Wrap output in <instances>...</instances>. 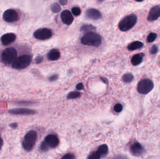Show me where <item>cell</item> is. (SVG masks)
Instances as JSON below:
<instances>
[{"label":"cell","mask_w":160,"mask_h":159,"mask_svg":"<svg viewBox=\"0 0 160 159\" xmlns=\"http://www.w3.org/2000/svg\"><path fill=\"white\" fill-rule=\"evenodd\" d=\"M18 58V52L14 47H8L2 51L0 56L1 61L5 65L12 64Z\"/></svg>","instance_id":"cell-1"},{"label":"cell","mask_w":160,"mask_h":159,"mask_svg":"<svg viewBox=\"0 0 160 159\" xmlns=\"http://www.w3.org/2000/svg\"><path fill=\"white\" fill-rule=\"evenodd\" d=\"M81 43L85 45L98 47L102 43L101 36L93 32L87 33L81 39Z\"/></svg>","instance_id":"cell-2"},{"label":"cell","mask_w":160,"mask_h":159,"mask_svg":"<svg viewBox=\"0 0 160 159\" xmlns=\"http://www.w3.org/2000/svg\"><path fill=\"white\" fill-rule=\"evenodd\" d=\"M32 61V55L28 54H23L18 57L11 64V67L16 70H23L30 65Z\"/></svg>","instance_id":"cell-3"},{"label":"cell","mask_w":160,"mask_h":159,"mask_svg":"<svg viewBox=\"0 0 160 159\" xmlns=\"http://www.w3.org/2000/svg\"><path fill=\"white\" fill-rule=\"evenodd\" d=\"M137 16L135 14H131L119 22L118 28L122 31H127L132 29L137 23Z\"/></svg>","instance_id":"cell-4"},{"label":"cell","mask_w":160,"mask_h":159,"mask_svg":"<svg viewBox=\"0 0 160 159\" xmlns=\"http://www.w3.org/2000/svg\"><path fill=\"white\" fill-rule=\"evenodd\" d=\"M38 134L36 132L31 130L28 132L24 136L22 142V146L24 150L30 151L32 149L37 139Z\"/></svg>","instance_id":"cell-5"},{"label":"cell","mask_w":160,"mask_h":159,"mask_svg":"<svg viewBox=\"0 0 160 159\" xmlns=\"http://www.w3.org/2000/svg\"><path fill=\"white\" fill-rule=\"evenodd\" d=\"M59 144V139L53 134L46 136L44 142L40 145V149L43 152L48 151L50 148H56Z\"/></svg>","instance_id":"cell-6"},{"label":"cell","mask_w":160,"mask_h":159,"mask_svg":"<svg viewBox=\"0 0 160 159\" xmlns=\"http://www.w3.org/2000/svg\"><path fill=\"white\" fill-rule=\"evenodd\" d=\"M154 84L153 81L149 79H144L141 80L137 86V91L142 94H147L153 89Z\"/></svg>","instance_id":"cell-7"},{"label":"cell","mask_w":160,"mask_h":159,"mask_svg":"<svg viewBox=\"0 0 160 159\" xmlns=\"http://www.w3.org/2000/svg\"><path fill=\"white\" fill-rule=\"evenodd\" d=\"M52 31L48 28L38 29L33 33L34 37L40 40H45L49 39L52 36Z\"/></svg>","instance_id":"cell-8"},{"label":"cell","mask_w":160,"mask_h":159,"mask_svg":"<svg viewBox=\"0 0 160 159\" xmlns=\"http://www.w3.org/2000/svg\"><path fill=\"white\" fill-rule=\"evenodd\" d=\"M3 19L7 22H16L19 19L18 13L15 9H8L6 10L2 16Z\"/></svg>","instance_id":"cell-9"},{"label":"cell","mask_w":160,"mask_h":159,"mask_svg":"<svg viewBox=\"0 0 160 159\" xmlns=\"http://www.w3.org/2000/svg\"><path fill=\"white\" fill-rule=\"evenodd\" d=\"M8 113L11 115H34L36 113V111L32 109H28V108H14L9 110Z\"/></svg>","instance_id":"cell-10"},{"label":"cell","mask_w":160,"mask_h":159,"mask_svg":"<svg viewBox=\"0 0 160 159\" xmlns=\"http://www.w3.org/2000/svg\"><path fill=\"white\" fill-rule=\"evenodd\" d=\"M130 152L132 156L139 157L144 152V148L140 143H134L130 147Z\"/></svg>","instance_id":"cell-11"},{"label":"cell","mask_w":160,"mask_h":159,"mask_svg":"<svg viewBox=\"0 0 160 159\" xmlns=\"http://www.w3.org/2000/svg\"><path fill=\"white\" fill-rule=\"evenodd\" d=\"M85 16L88 18L97 20L101 18L102 14L99 10L95 8H89L85 12Z\"/></svg>","instance_id":"cell-12"},{"label":"cell","mask_w":160,"mask_h":159,"mask_svg":"<svg viewBox=\"0 0 160 159\" xmlns=\"http://www.w3.org/2000/svg\"><path fill=\"white\" fill-rule=\"evenodd\" d=\"M160 17V6H155L150 10L147 20L148 21H155L158 19Z\"/></svg>","instance_id":"cell-13"},{"label":"cell","mask_w":160,"mask_h":159,"mask_svg":"<svg viewBox=\"0 0 160 159\" xmlns=\"http://www.w3.org/2000/svg\"><path fill=\"white\" fill-rule=\"evenodd\" d=\"M16 39V35L15 34L13 33H8L2 35L1 38V41L2 45L6 46L12 44Z\"/></svg>","instance_id":"cell-14"},{"label":"cell","mask_w":160,"mask_h":159,"mask_svg":"<svg viewBox=\"0 0 160 159\" xmlns=\"http://www.w3.org/2000/svg\"><path fill=\"white\" fill-rule=\"evenodd\" d=\"M61 19L65 24L69 25L74 21V17L72 13L68 10H64L61 15Z\"/></svg>","instance_id":"cell-15"},{"label":"cell","mask_w":160,"mask_h":159,"mask_svg":"<svg viewBox=\"0 0 160 159\" xmlns=\"http://www.w3.org/2000/svg\"><path fill=\"white\" fill-rule=\"evenodd\" d=\"M48 59L51 61H56L60 59L61 57V54L60 51L57 49H51L49 52L48 53Z\"/></svg>","instance_id":"cell-16"},{"label":"cell","mask_w":160,"mask_h":159,"mask_svg":"<svg viewBox=\"0 0 160 159\" xmlns=\"http://www.w3.org/2000/svg\"><path fill=\"white\" fill-rule=\"evenodd\" d=\"M145 54L143 53H140L134 55L132 58L131 60L132 64L133 66H137L141 64L142 62L143 58Z\"/></svg>","instance_id":"cell-17"},{"label":"cell","mask_w":160,"mask_h":159,"mask_svg":"<svg viewBox=\"0 0 160 159\" xmlns=\"http://www.w3.org/2000/svg\"><path fill=\"white\" fill-rule=\"evenodd\" d=\"M109 151L108 146L106 144H103L99 147L98 150L96 151L98 155L102 157H104L107 155Z\"/></svg>","instance_id":"cell-18"},{"label":"cell","mask_w":160,"mask_h":159,"mask_svg":"<svg viewBox=\"0 0 160 159\" xmlns=\"http://www.w3.org/2000/svg\"><path fill=\"white\" fill-rule=\"evenodd\" d=\"M143 46V43L140 41H135L129 44L128 46V48L129 50H134L142 48Z\"/></svg>","instance_id":"cell-19"},{"label":"cell","mask_w":160,"mask_h":159,"mask_svg":"<svg viewBox=\"0 0 160 159\" xmlns=\"http://www.w3.org/2000/svg\"><path fill=\"white\" fill-rule=\"evenodd\" d=\"M96 27L92 25H84L82 26L81 28V31L83 32H91V31L94 30H96Z\"/></svg>","instance_id":"cell-20"},{"label":"cell","mask_w":160,"mask_h":159,"mask_svg":"<svg viewBox=\"0 0 160 159\" xmlns=\"http://www.w3.org/2000/svg\"><path fill=\"white\" fill-rule=\"evenodd\" d=\"M122 79H123V81L125 82V83H131L134 79V76H133L132 74L128 73L125 74L123 76V77H122Z\"/></svg>","instance_id":"cell-21"},{"label":"cell","mask_w":160,"mask_h":159,"mask_svg":"<svg viewBox=\"0 0 160 159\" xmlns=\"http://www.w3.org/2000/svg\"><path fill=\"white\" fill-rule=\"evenodd\" d=\"M81 95V93L78 91H72L68 93L67 96V99L68 100L77 99L79 98Z\"/></svg>","instance_id":"cell-22"},{"label":"cell","mask_w":160,"mask_h":159,"mask_svg":"<svg viewBox=\"0 0 160 159\" xmlns=\"http://www.w3.org/2000/svg\"><path fill=\"white\" fill-rule=\"evenodd\" d=\"M52 11L55 13H59L61 11V7L59 4L57 3H54L52 5L51 7Z\"/></svg>","instance_id":"cell-23"},{"label":"cell","mask_w":160,"mask_h":159,"mask_svg":"<svg viewBox=\"0 0 160 159\" xmlns=\"http://www.w3.org/2000/svg\"><path fill=\"white\" fill-rule=\"evenodd\" d=\"M157 34L155 33H151L148 35V36L147 37V41L148 43H152L154 42L156 38H157Z\"/></svg>","instance_id":"cell-24"},{"label":"cell","mask_w":160,"mask_h":159,"mask_svg":"<svg viewBox=\"0 0 160 159\" xmlns=\"http://www.w3.org/2000/svg\"><path fill=\"white\" fill-rule=\"evenodd\" d=\"M72 13H73V15H75V16H79L81 13V10L79 7H73L71 9Z\"/></svg>","instance_id":"cell-25"},{"label":"cell","mask_w":160,"mask_h":159,"mask_svg":"<svg viewBox=\"0 0 160 159\" xmlns=\"http://www.w3.org/2000/svg\"><path fill=\"white\" fill-rule=\"evenodd\" d=\"M114 110L116 113H120L123 110V106L121 104H117L114 106Z\"/></svg>","instance_id":"cell-26"},{"label":"cell","mask_w":160,"mask_h":159,"mask_svg":"<svg viewBox=\"0 0 160 159\" xmlns=\"http://www.w3.org/2000/svg\"><path fill=\"white\" fill-rule=\"evenodd\" d=\"M75 155L72 153H68L65 155L61 159H75Z\"/></svg>","instance_id":"cell-27"},{"label":"cell","mask_w":160,"mask_h":159,"mask_svg":"<svg viewBox=\"0 0 160 159\" xmlns=\"http://www.w3.org/2000/svg\"><path fill=\"white\" fill-rule=\"evenodd\" d=\"M101 157L97 152H93L88 157V159H100Z\"/></svg>","instance_id":"cell-28"},{"label":"cell","mask_w":160,"mask_h":159,"mask_svg":"<svg viewBox=\"0 0 160 159\" xmlns=\"http://www.w3.org/2000/svg\"><path fill=\"white\" fill-rule=\"evenodd\" d=\"M158 46L154 45L151 48V49L150 50V53L152 54H156V53H158Z\"/></svg>","instance_id":"cell-29"},{"label":"cell","mask_w":160,"mask_h":159,"mask_svg":"<svg viewBox=\"0 0 160 159\" xmlns=\"http://www.w3.org/2000/svg\"><path fill=\"white\" fill-rule=\"evenodd\" d=\"M43 60V57L42 56H39L35 58L34 62L36 64H39L40 63L42 62Z\"/></svg>","instance_id":"cell-30"},{"label":"cell","mask_w":160,"mask_h":159,"mask_svg":"<svg viewBox=\"0 0 160 159\" xmlns=\"http://www.w3.org/2000/svg\"><path fill=\"white\" fill-rule=\"evenodd\" d=\"M112 159H129V158L124 155H118L115 156Z\"/></svg>","instance_id":"cell-31"},{"label":"cell","mask_w":160,"mask_h":159,"mask_svg":"<svg viewBox=\"0 0 160 159\" xmlns=\"http://www.w3.org/2000/svg\"><path fill=\"white\" fill-rule=\"evenodd\" d=\"M58 75H53L51 77H49V80L51 82H52V81H55L58 79Z\"/></svg>","instance_id":"cell-32"},{"label":"cell","mask_w":160,"mask_h":159,"mask_svg":"<svg viewBox=\"0 0 160 159\" xmlns=\"http://www.w3.org/2000/svg\"><path fill=\"white\" fill-rule=\"evenodd\" d=\"M76 88L78 90H82L84 88L83 85L82 83H79L76 86Z\"/></svg>","instance_id":"cell-33"},{"label":"cell","mask_w":160,"mask_h":159,"mask_svg":"<svg viewBox=\"0 0 160 159\" xmlns=\"http://www.w3.org/2000/svg\"><path fill=\"white\" fill-rule=\"evenodd\" d=\"M9 127L12 128V129H15L18 127V124L16 123H11V124L9 125Z\"/></svg>","instance_id":"cell-34"},{"label":"cell","mask_w":160,"mask_h":159,"mask_svg":"<svg viewBox=\"0 0 160 159\" xmlns=\"http://www.w3.org/2000/svg\"><path fill=\"white\" fill-rule=\"evenodd\" d=\"M59 2L61 4H62V5H65L67 4L68 1H65V0H61V1H59Z\"/></svg>","instance_id":"cell-35"},{"label":"cell","mask_w":160,"mask_h":159,"mask_svg":"<svg viewBox=\"0 0 160 159\" xmlns=\"http://www.w3.org/2000/svg\"><path fill=\"white\" fill-rule=\"evenodd\" d=\"M3 140L2 138L0 137V150L2 148V147L3 146Z\"/></svg>","instance_id":"cell-36"},{"label":"cell","mask_w":160,"mask_h":159,"mask_svg":"<svg viewBox=\"0 0 160 159\" xmlns=\"http://www.w3.org/2000/svg\"><path fill=\"white\" fill-rule=\"evenodd\" d=\"M101 79L102 81H103L104 83H105V84H106V83H107V82H108V80H107V78H104V77H101Z\"/></svg>","instance_id":"cell-37"}]
</instances>
